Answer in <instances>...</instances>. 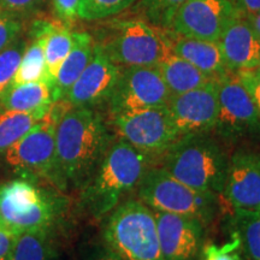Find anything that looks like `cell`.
<instances>
[{"label": "cell", "instance_id": "8", "mask_svg": "<svg viewBox=\"0 0 260 260\" xmlns=\"http://www.w3.org/2000/svg\"><path fill=\"white\" fill-rule=\"evenodd\" d=\"M69 107L67 100L54 102L30 132L6 149L3 155L10 170L22 178H46L57 186L56 130L58 121Z\"/></svg>", "mask_w": 260, "mask_h": 260}, {"label": "cell", "instance_id": "6", "mask_svg": "<svg viewBox=\"0 0 260 260\" xmlns=\"http://www.w3.org/2000/svg\"><path fill=\"white\" fill-rule=\"evenodd\" d=\"M65 200L31 180L19 178L0 186V222L15 235L54 229Z\"/></svg>", "mask_w": 260, "mask_h": 260}, {"label": "cell", "instance_id": "25", "mask_svg": "<svg viewBox=\"0 0 260 260\" xmlns=\"http://www.w3.org/2000/svg\"><path fill=\"white\" fill-rule=\"evenodd\" d=\"M48 111H0V153L22 139Z\"/></svg>", "mask_w": 260, "mask_h": 260}, {"label": "cell", "instance_id": "22", "mask_svg": "<svg viewBox=\"0 0 260 260\" xmlns=\"http://www.w3.org/2000/svg\"><path fill=\"white\" fill-rule=\"evenodd\" d=\"M52 104V88L46 82H31L11 86L0 102V109L16 111H48Z\"/></svg>", "mask_w": 260, "mask_h": 260}, {"label": "cell", "instance_id": "13", "mask_svg": "<svg viewBox=\"0 0 260 260\" xmlns=\"http://www.w3.org/2000/svg\"><path fill=\"white\" fill-rule=\"evenodd\" d=\"M167 106L180 136L213 133L218 115V81L171 95Z\"/></svg>", "mask_w": 260, "mask_h": 260}, {"label": "cell", "instance_id": "15", "mask_svg": "<svg viewBox=\"0 0 260 260\" xmlns=\"http://www.w3.org/2000/svg\"><path fill=\"white\" fill-rule=\"evenodd\" d=\"M121 67L107 57L94 40L93 56L64 100L73 107H93L109 102L119 76Z\"/></svg>", "mask_w": 260, "mask_h": 260}, {"label": "cell", "instance_id": "33", "mask_svg": "<svg viewBox=\"0 0 260 260\" xmlns=\"http://www.w3.org/2000/svg\"><path fill=\"white\" fill-rule=\"evenodd\" d=\"M54 14L60 23L69 25L76 21L80 0H52Z\"/></svg>", "mask_w": 260, "mask_h": 260}, {"label": "cell", "instance_id": "26", "mask_svg": "<svg viewBox=\"0 0 260 260\" xmlns=\"http://www.w3.org/2000/svg\"><path fill=\"white\" fill-rule=\"evenodd\" d=\"M233 225L247 258L260 260V213L234 209Z\"/></svg>", "mask_w": 260, "mask_h": 260}, {"label": "cell", "instance_id": "10", "mask_svg": "<svg viewBox=\"0 0 260 260\" xmlns=\"http://www.w3.org/2000/svg\"><path fill=\"white\" fill-rule=\"evenodd\" d=\"M218 115L213 134L235 145L260 134V117L251 95L235 73L218 79Z\"/></svg>", "mask_w": 260, "mask_h": 260}, {"label": "cell", "instance_id": "38", "mask_svg": "<svg viewBox=\"0 0 260 260\" xmlns=\"http://www.w3.org/2000/svg\"><path fill=\"white\" fill-rule=\"evenodd\" d=\"M246 18L248 19L249 24L252 25V28L254 29L255 34L258 35V38L260 39V11L255 12V14L253 15L246 16Z\"/></svg>", "mask_w": 260, "mask_h": 260}, {"label": "cell", "instance_id": "27", "mask_svg": "<svg viewBox=\"0 0 260 260\" xmlns=\"http://www.w3.org/2000/svg\"><path fill=\"white\" fill-rule=\"evenodd\" d=\"M139 11L142 18L162 30H170V25L178 9L186 0H139Z\"/></svg>", "mask_w": 260, "mask_h": 260}, {"label": "cell", "instance_id": "21", "mask_svg": "<svg viewBox=\"0 0 260 260\" xmlns=\"http://www.w3.org/2000/svg\"><path fill=\"white\" fill-rule=\"evenodd\" d=\"M48 22H37L31 28L32 41L27 45L18 69L16 71L11 86L46 82V64H45V31ZM10 86V87H11Z\"/></svg>", "mask_w": 260, "mask_h": 260}, {"label": "cell", "instance_id": "9", "mask_svg": "<svg viewBox=\"0 0 260 260\" xmlns=\"http://www.w3.org/2000/svg\"><path fill=\"white\" fill-rule=\"evenodd\" d=\"M111 121L122 140L153 158L161 157L180 138L167 105L119 113Z\"/></svg>", "mask_w": 260, "mask_h": 260}, {"label": "cell", "instance_id": "34", "mask_svg": "<svg viewBox=\"0 0 260 260\" xmlns=\"http://www.w3.org/2000/svg\"><path fill=\"white\" fill-rule=\"evenodd\" d=\"M45 0H0V10L21 15L30 12L44 4Z\"/></svg>", "mask_w": 260, "mask_h": 260}, {"label": "cell", "instance_id": "16", "mask_svg": "<svg viewBox=\"0 0 260 260\" xmlns=\"http://www.w3.org/2000/svg\"><path fill=\"white\" fill-rule=\"evenodd\" d=\"M222 194L234 209L260 213V151L237 149L230 157Z\"/></svg>", "mask_w": 260, "mask_h": 260}, {"label": "cell", "instance_id": "1", "mask_svg": "<svg viewBox=\"0 0 260 260\" xmlns=\"http://www.w3.org/2000/svg\"><path fill=\"white\" fill-rule=\"evenodd\" d=\"M115 141L104 117L92 107L70 106L56 130L57 187L82 190Z\"/></svg>", "mask_w": 260, "mask_h": 260}, {"label": "cell", "instance_id": "37", "mask_svg": "<svg viewBox=\"0 0 260 260\" xmlns=\"http://www.w3.org/2000/svg\"><path fill=\"white\" fill-rule=\"evenodd\" d=\"M236 11L243 16L253 15L260 11V0H230Z\"/></svg>", "mask_w": 260, "mask_h": 260}, {"label": "cell", "instance_id": "3", "mask_svg": "<svg viewBox=\"0 0 260 260\" xmlns=\"http://www.w3.org/2000/svg\"><path fill=\"white\" fill-rule=\"evenodd\" d=\"M160 158V167L182 183L222 194L230 157L225 145L213 133L182 135Z\"/></svg>", "mask_w": 260, "mask_h": 260}, {"label": "cell", "instance_id": "35", "mask_svg": "<svg viewBox=\"0 0 260 260\" xmlns=\"http://www.w3.org/2000/svg\"><path fill=\"white\" fill-rule=\"evenodd\" d=\"M17 237L4 226H0V260H11Z\"/></svg>", "mask_w": 260, "mask_h": 260}, {"label": "cell", "instance_id": "23", "mask_svg": "<svg viewBox=\"0 0 260 260\" xmlns=\"http://www.w3.org/2000/svg\"><path fill=\"white\" fill-rule=\"evenodd\" d=\"M73 34L68 25L63 23H47L45 31V64H46V83L53 88L58 71L73 47Z\"/></svg>", "mask_w": 260, "mask_h": 260}, {"label": "cell", "instance_id": "18", "mask_svg": "<svg viewBox=\"0 0 260 260\" xmlns=\"http://www.w3.org/2000/svg\"><path fill=\"white\" fill-rule=\"evenodd\" d=\"M169 32L171 38L172 52L193 64L201 73L213 80L222 79L223 76L232 73L228 69L218 41L181 37L170 30Z\"/></svg>", "mask_w": 260, "mask_h": 260}, {"label": "cell", "instance_id": "4", "mask_svg": "<svg viewBox=\"0 0 260 260\" xmlns=\"http://www.w3.org/2000/svg\"><path fill=\"white\" fill-rule=\"evenodd\" d=\"M103 242L123 260H164L154 211L140 199H125L107 214Z\"/></svg>", "mask_w": 260, "mask_h": 260}, {"label": "cell", "instance_id": "14", "mask_svg": "<svg viewBox=\"0 0 260 260\" xmlns=\"http://www.w3.org/2000/svg\"><path fill=\"white\" fill-rule=\"evenodd\" d=\"M154 216L164 260H199L206 224L182 214L154 211Z\"/></svg>", "mask_w": 260, "mask_h": 260}, {"label": "cell", "instance_id": "19", "mask_svg": "<svg viewBox=\"0 0 260 260\" xmlns=\"http://www.w3.org/2000/svg\"><path fill=\"white\" fill-rule=\"evenodd\" d=\"M94 39L86 31H74L73 47L58 71L56 82L52 88L53 103L64 100L71 86L80 77L93 56Z\"/></svg>", "mask_w": 260, "mask_h": 260}, {"label": "cell", "instance_id": "24", "mask_svg": "<svg viewBox=\"0 0 260 260\" xmlns=\"http://www.w3.org/2000/svg\"><path fill=\"white\" fill-rule=\"evenodd\" d=\"M11 260H59L56 230L44 229L19 235Z\"/></svg>", "mask_w": 260, "mask_h": 260}, {"label": "cell", "instance_id": "36", "mask_svg": "<svg viewBox=\"0 0 260 260\" xmlns=\"http://www.w3.org/2000/svg\"><path fill=\"white\" fill-rule=\"evenodd\" d=\"M83 260H123L121 256L116 254L112 249H110L104 242L94 245L86 253Z\"/></svg>", "mask_w": 260, "mask_h": 260}, {"label": "cell", "instance_id": "32", "mask_svg": "<svg viewBox=\"0 0 260 260\" xmlns=\"http://www.w3.org/2000/svg\"><path fill=\"white\" fill-rule=\"evenodd\" d=\"M235 74L237 79L240 80V82L245 86L247 92L251 95L260 117V71L253 69L239 71V73Z\"/></svg>", "mask_w": 260, "mask_h": 260}, {"label": "cell", "instance_id": "20", "mask_svg": "<svg viewBox=\"0 0 260 260\" xmlns=\"http://www.w3.org/2000/svg\"><path fill=\"white\" fill-rule=\"evenodd\" d=\"M157 68L171 95L199 88L213 80L172 51L157 65Z\"/></svg>", "mask_w": 260, "mask_h": 260}, {"label": "cell", "instance_id": "31", "mask_svg": "<svg viewBox=\"0 0 260 260\" xmlns=\"http://www.w3.org/2000/svg\"><path fill=\"white\" fill-rule=\"evenodd\" d=\"M21 31L22 22L19 15L0 10V52L14 42Z\"/></svg>", "mask_w": 260, "mask_h": 260}, {"label": "cell", "instance_id": "7", "mask_svg": "<svg viewBox=\"0 0 260 260\" xmlns=\"http://www.w3.org/2000/svg\"><path fill=\"white\" fill-rule=\"evenodd\" d=\"M136 191L139 199L153 211L194 217L206 225L218 213V194L194 189L161 167L149 168Z\"/></svg>", "mask_w": 260, "mask_h": 260}, {"label": "cell", "instance_id": "39", "mask_svg": "<svg viewBox=\"0 0 260 260\" xmlns=\"http://www.w3.org/2000/svg\"><path fill=\"white\" fill-rule=\"evenodd\" d=\"M256 70L260 71V60H259V64H258V68H256Z\"/></svg>", "mask_w": 260, "mask_h": 260}, {"label": "cell", "instance_id": "11", "mask_svg": "<svg viewBox=\"0 0 260 260\" xmlns=\"http://www.w3.org/2000/svg\"><path fill=\"white\" fill-rule=\"evenodd\" d=\"M171 98L157 67L121 68L107 105L111 116L168 105Z\"/></svg>", "mask_w": 260, "mask_h": 260}, {"label": "cell", "instance_id": "2", "mask_svg": "<svg viewBox=\"0 0 260 260\" xmlns=\"http://www.w3.org/2000/svg\"><path fill=\"white\" fill-rule=\"evenodd\" d=\"M154 158L119 139L112 142L95 174L81 190V203L93 218L106 217L136 190Z\"/></svg>", "mask_w": 260, "mask_h": 260}, {"label": "cell", "instance_id": "29", "mask_svg": "<svg viewBox=\"0 0 260 260\" xmlns=\"http://www.w3.org/2000/svg\"><path fill=\"white\" fill-rule=\"evenodd\" d=\"M25 48H27V41L17 38L5 50L0 52V102L6 90L11 86Z\"/></svg>", "mask_w": 260, "mask_h": 260}, {"label": "cell", "instance_id": "28", "mask_svg": "<svg viewBox=\"0 0 260 260\" xmlns=\"http://www.w3.org/2000/svg\"><path fill=\"white\" fill-rule=\"evenodd\" d=\"M138 0H80L77 17L83 21H99L113 17L132 8Z\"/></svg>", "mask_w": 260, "mask_h": 260}, {"label": "cell", "instance_id": "5", "mask_svg": "<svg viewBox=\"0 0 260 260\" xmlns=\"http://www.w3.org/2000/svg\"><path fill=\"white\" fill-rule=\"evenodd\" d=\"M95 42L121 68L157 67L172 51L169 30L141 17L113 19L104 28L102 40Z\"/></svg>", "mask_w": 260, "mask_h": 260}, {"label": "cell", "instance_id": "40", "mask_svg": "<svg viewBox=\"0 0 260 260\" xmlns=\"http://www.w3.org/2000/svg\"><path fill=\"white\" fill-rule=\"evenodd\" d=\"M0 226H3V225H2V222H0Z\"/></svg>", "mask_w": 260, "mask_h": 260}, {"label": "cell", "instance_id": "17", "mask_svg": "<svg viewBox=\"0 0 260 260\" xmlns=\"http://www.w3.org/2000/svg\"><path fill=\"white\" fill-rule=\"evenodd\" d=\"M226 67L232 73L253 70L260 60V39L246 16L239 14L228 22L219 38Z\"/></svg>", "mask_w": 260, "mask_h": 260}, {"label": "cell", "instance_id": "12", "mask_svg": "<svg viewBox=\"0 0 260 260\" xmlns=\"http://www.w3.org/2000/svg\"><path fill=\"white\" fill-rule=\"evenodd\" d=\"M239 14L230 0H186L170 25L176 35L218 41L234 16Z\"/></svg>", "mask_w": 260, "mask_h": 260}, {"label": "cell", "instance_id": "30", "mask_svg": "<svg viewBox=\"0 0 260 260\" xmlns=\"http://www.w3.org/2000/svg\"><path fill=\"white\" fill-rule=\"evenodd\" d=\"M241 240L234 232L232 240L222 246L209 245L203 248L200 260H242L241 258Z\"/></svg>", "mask_w": 260, "mask_h": 260}]
</instances>
